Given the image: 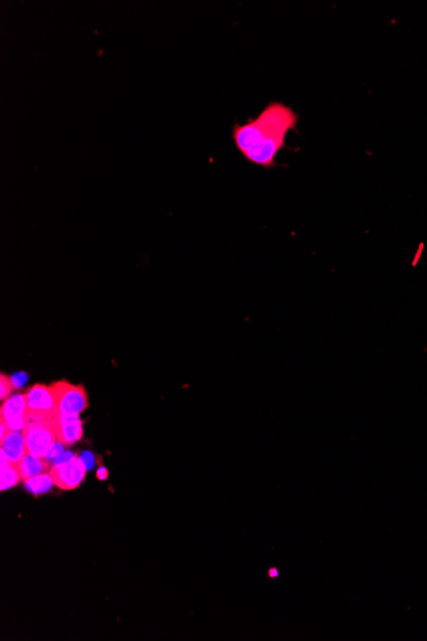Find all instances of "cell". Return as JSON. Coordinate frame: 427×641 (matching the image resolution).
<instances>
[{
    "mask_svg": "<svg viewBox=\"0 0 427 641\" xmlns=\"http://www.w3.org/2000/svg\"><path fill=\"white\" fill-rule=\"evenodd\" d=\"M13 383H14V386L17 387V386H22L26 381H27V375L23 374V373H19V375H16V376H12Z\"/></svg>",
    "mask_w": 427,
    "mask_h": 641,
    "instance_id": "4fadbf2b",
    "label": "cell"
},
{
    "mask_svg": "<svg viewBox=\"0 0 427 641\" xmlns=\"http://www.w3.org/2000/svg\"><path fill=\"white\" fill-rule=\"evenodd\" d=\"M53 423L56 428L58 443L63 447H72L83 437V423L80 416L57 413Z\"/></svg>",
    "mask_w": 427,
    "mask_h": 641,
    "instance_id": "52a82bcc",
    "label": "cell"
},
{
    "mask_svg": "<svg viewBox=\"0 0 427 641\" xmlns=\"http://www.w3.org/2000/svg\"><path fill=\"white\" fill-rule=\"evenodd\" d=\"M26 450L28 455L48 458L53 448L58 445L57 434L53 420L30 421L23 430Z\"/></svg>",
    "mask_w": 427,
    "mask_h": 641,
    "instance_id": "277c9868",
    "label": "cell"
},
{
    "mask_svg": "<svg viewBox=\"0 0 427 641\" xmlns=\"http://www.w3.org/2000/svg\"><path fill=\"white\" fill-rule=\"evenodd\" d=\"M0 421L6 423V425L12 432L25 430L26 426L31 421L25 393L13 394L9 398L1 402Z\"/></svg>",
    "mask_w": 427,
    "mask_h": 641,
    "instance_id": "8992f818",
    "label": "cell"
},
{
    "mask_svg": "<svg viewBox=\"0 0 427 641\" xmlns=\"http://www.w3.org/2000/svg\"><path fill=\"white\" fill-rule=\"evenodd\" d=\"M298 115L280 102H271L255 118L232 128L233 141L250 163L270 169L278 154L287 147V136L297 128Z\"/></svg>",
    "mask_w": 427,
    "mask_h": 641,
    "instance_id": "6da1fadb",
    "label": "cell"
},
{
    "mask_svg": "<svg viewBox=\"0 0 427 641\" xmlns=\"http://www.w3.org/2000/svg\"><path fill=\"white\" fill-rule=\"evenodd\" d=\"M107 477H109V471L104 466H101L100 469L97 470V479L99 480H107Z\"/></svg>",
    "mask_w": 427,
    "mask_h": 641,
    "instance_id": "9a60e30c",
    "label": "cell"
},
{
    "mask_svg": "<svg viewBox=\"0 0 427 641\" xmlns=\"http://www.w3.org/2000/svg\"><path fill=\"white\" fill-rule=\"evenodd\" d=\"M17 467H19L22 480L36 477V475L44 474V472H48V470H51L48 458L32 456V455H28V453L21 460V462L17 464Z\"/></svg>",
    "mask_w": 427,
    "mask_h": 641,
    "instance_id": "9c48e42d",
    "label": "cell"
},
{
    "mask_svg": "<svg viewBox=\"0 0 427 641\" xmlns=\"http://www.w3.org/2000/svg\"><path fill=\"white\" fill-rule=\"evenodd\" d=\"M23 484H25L26 489L30 490L32 494L35 495L43 494V493L49 492L51 487L54 485L49 472H44V474L36 475V477L26 479V480H23Z\"/></svg>",
    "mask_w": 427,
    "mask_h": 641,
    "instance_id": "30bf717a",
    "label": "cell"
},
{
    "mask_svg": "<svg viewBox=\"0 0 427 641\" xmlns=\"http://www.w3.org/2000/svg\"><path fill=\"white\" fill-rule=\"evenodd\" d=\"M88 470L82 457L72 453H63L56 460L49 474L56 487L63 490H73L81 485Z\"/></svg>",
    "mask_w": 427,
    "mask_h": 641,
    "instance_id": "7a4b0ae2",
    "label": "cell"
},
{
    "mask_svg": "<svg viewBox=\"0 0 427 641\" xmlns=\"http://www.w3.org/2000/svg\"><path fill=\"white\" fill-rule=\"evenodd\" d=\"M16 388L13 383L12 376H6V374L0 375V401H6L12 396L13 389Z\"/></svg>",
    "mask_w": 427,
    "mask_h": 641,
    "instance_id": "7c38bea8",
    "label": "cell"
},
{
    "mask_svg": "<svg viewBox=\"0 0 427 641\" xmlns=\"http://www.w3.org/2000/svg\"><path fill=\"white\" fill-rule=\"evenodd\" d=\"M0 445L1 450L6 452V456L11 458L13 464H19L27 455L23 432H9L6 438L0 440Z\"/></svg>",
    "mask_w": 427,
    "mask_h": 641,
    "instance_id": "ba28073f",
    "label": "cell"
},
{
    "mask_svg": "<svg viewBox=\"0 0 427 641\" xmlns=\"http://www.w3.org/2000/svg\"><path fill=\"white\" fill-rule=\"evenodd\" d=\"M56 398L58 413L80 416L88 408L86 389L81 384H72L67 381H58L51 386Z\"/></svg>",
    "mask_w": 427,
    "mask_h": 641,
    "instance_id": "3957f363",
    "label": "cell"
},
{
    "mask_svg": "<svg viewBox=\"0 0 427 641\" xmlns=\"http://www.w3.org/2000/svg\"><path fill=\"white\" fill-rule=\"evenodd\" d=\"M82 460H83V462L86 464L88 466V469L90 467H93V465H94V460H93V455L91 453H85L83 456H81Z\"/></svg>",
    "mask_w": 427,
    "mask_h": 641,
    "instance_id": "5bb4252c",
    "label": "cell"
},
{
    "mask_svg": "<svg viewBox=\"0 0 427 641\" xmlns=\"http://www.w3.org/2000/svg\"><path fill=\"white\" fill-rule=\"evenodd\" d=\"M22 480V477L19 474L17 465L13 464L6 467L1 469V480H0V489L4 492L6 489H11L17 485Z\"/></svg>",
    "mask_w": 427,
    "mask_h": 641,
    "instance_id": "8fae6325",
    "label": "cell"
},
{
    "mask_svg": "<svg viewBox=\"0 0 427 641\" xmlns=\"http://www.w3.org/2000/svg\"><path fill=\"white\" fill-rule=\"evenodd\" d=\"M25 394L31 421L54 420L57 416V405L51 386L35 384Z\"/></svg>",
    "mask_w": 427,
    "mask_h": 641,
    "instance_id": "5b68a950",
    "label": "cell"
},
{
    "mask_svg": "<svg viewBox=\"0 0 427 641\" xmlns=\"http://www.w3.org/2000/svg\"><path fill=\"white\" fill-rule=\"evenodd\" d=\"M270 575H271V576H277L278 572L275 571V570H271Z\"/></svg>",
    "mask_w": 427,
    "mask_h": 641,
    "instance_id": "2e32d148",
    "label": "cell"
}]
</instances>
